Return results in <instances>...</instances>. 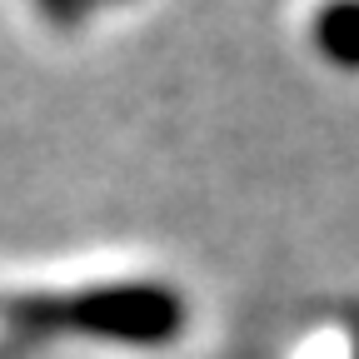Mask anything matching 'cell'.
Listing matches in <instances>:
<instances>
[{
	"instance_id": "cell-1",
	"label": "cell",
	"mask_w": 359,
	"mask_h": 359,
	"mask_svg": "<svg viewBox=\"0 0 359 359\" xmlns=\"http://www.w3.org/2000/svg\"><path fill=\"white\" fill-rule=\"evenodd\" d=\"M6 314L40 334H85L130 349H160L175 344L190 325V304L165 280H125V285H95L80 294H20L6 304Z\"/></svg>"
},
{
	"instance_id": "cell-2",
	"label": "cell",
	"mask_w": 359,
	"mask_h": 359,
	"mask_svg": "<svg viewBox=\"0 0 359 359\" xmlns=\"http://www.w3.org/2000/svg\"><path fill=\"white\" fill-rule=\"evenodd\" d=\"M309 40L334 70H359V0H325L309 15Z\"/></svg>"
},
{
	"instance_id": "cell-3",
	"label": "cell",
	"mask_w": 359,
	"mask_h": 359,
	"mask_svg": "<svg viewBox=\"0 0 359 359\" xmlns=\"http://www.w3.org/2000/svg\"><path fill=\"white\" fill-rule=\"evenodd\" d=\"M85 6H90V0H40V11H45V20H55L60 30L80 25V20H85Z\"/></svg>"
}]
</instances>
